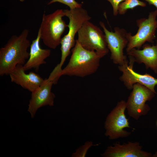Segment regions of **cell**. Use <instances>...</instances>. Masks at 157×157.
<instances>
[{"label": "cell", "instance_id": "obj_1", "mask_svg": "<svg viewBox=\"0 0 157 157\" xmlns=\"http://www.w3.org/2000/svg\"><path fill=\"white\" fill-rule=\"evenodd\" d=\"M29 31L24 29L18 35L12 36L0 49V75H9L17 65H24L29 58Z\"/></svg>", "mask_w": 157, "mask_h": 157}, {"label": "cell", "instance_id": "obj_2", "mask_svg": "<svg viewBox=\"0 0 157 157\" xmlns=\"http://www.w3.org/2000/svg\"><path fill=\"white\" fill-rule=\"evenodd\" d=\"M72 52L68 63L62 70L61 76L65 75L83 77L93 74L98 69L101 59L105 56L84 49L76 40Z\"/></svg>", "mask_w": 157, "mask_h": 157}, {"label": "cell", "instance_id": "obj_3", "mask_svg": "<svg viewBox=\"0 0 157 157\" xmlns=\"http://www.w3.org/2000/svg\"><path fill=\"white\" fill-rule=\"evenodd\" d=\"M65 16L69 19L68 24L69 31L62 38L61 42V57L60 63L55 69L60 72L62 67L66 58L69 55L71 49L75 46L76 40L75 37L83 24L91 19L86 10L82 7L69 10L64 9Z\"/></svg>", "mask_w": 157, "mask_h": 157}, {"label": "cell", "instance_id": "obj_4", "mask_svg": "<svg viewBox=\"0 0 157 157\" xmlns=\"http://www.w3.org/2000/svg\"><path fill=\"white\" fill-rule=\"evenodd\" d=\"M65 16L64 10L58 9L46 15L44 13L38 31L44 44L48 47L55 49L60 44L61 36L68 25L63 19Z\"/></svg>", "mask_w": 157, "mask_h": 157}, {"label": "cell", "instance_id": "obj_5", "mask_svg": "<svg viewBox=\"0 0 157 157\" xmlns=\"http://www.w3.org/2000/svg\"><path fill=\"white\" fill-rule=\"evenodd\" d=\"M77 34L76 40L84 49L105 55L108 52L105 34L99 27L89 21L83 24Z\"/></svg>", "mask_w": 157, "mask_h": 157}, {"label": "cell", "instance_id": "obj_6", "mask_svg": "<svg viewBox=\"0 0 157 157\" xmlns=\"http://www.w3.org/2000/svg\"><path fill=\"white\" fill-rule=\"evenodd\" d=\"M157 9L150 12L147 18H142L136 20L138 28L136 33L133 35L131 33H127L128 43L126 49L127 52L134 48L139 49L147 42H153L157 28Z\"/></svg>", "mask_w": 157, "mask_h": 157}, {"label": "cell", "instance_id": "obj_7", "mask_svg": "<svg viewBox=\"0 0 157 157\" xmlns=\"http://www.w3.org/2000/svg\"><path fill=\"white\" fill-rule=\"evenodd\" d=\"M126 108V102L121 100L108 115L104 124L105 135L110 139L126 138L131 135L130 132L124 129L130 127L128 119L124 113Z\"/></svg>", "mask_w": 157, "mask_h": 157}, {"label": "cell", "instance_id": "obj_8", "mask_svg": "<svg viewBox=\"0 0 157 157\" xmlns=\"http://www.w3.org/2000/svg\"><path fill=\"white\" fill-rule=\"evenodd\" d=\"M99 24L103 30L107 46L111 52L110 58L113 63L120 65L128 61L123 53L124 49L128 43V32L126 30L115 27L114 32L110 31L104 22L100 21Z\"/></svg>", "mask_w": 157, "mask_h": 157}, {"label": "cell", "instance_id": "obj_9", "mask_svg": "<svg viewBox=\"0 0 157 157\" xmlns=\"http://www.w3.org/2000/svg\"><path fill=\"white\" fill-rule=\"evenodd\" d=\"M133 90L126 102L127 113L130 116L137 120L147 114L150 109L145 104L153 98L155 93L145 86L139 83L135 84Z\"/></svg>", "mask_w": 157, "mask_h": 157}, {"label": "cell", "instance_id": "obj_10", "mask_svg": "<svg viewBox=\"0 0 157 157\" xmlns=\"http://www.w3.org/2000/svg\"><path fill=\"white\" fill-rule=\"evenodd\" d=\"M129 57V65L127 61L118 67L119 70L122 72V75L120 77V80L129 89H132L135 84L139 83L156 93L154 88L157 85V79L147 73L142 74L135 72L133 69L135 62L134 59L131 56Z\"/></svg>", "mask_w": 157, "mask_h": 157}, {"label": "cell", "instance_id": "obj_11", "mask_svg": "<svg viewBox=\"0 0 157 157\" xmlns=\"http://www.w3.org/2000/svg\"><path fill=\"white\" fill-rule=\"evenodd\" d=\"M53 82L48 78L44 79L41 85L32 92L28 105V111L32 118L34 117L37 110L45 106L54 105L55 95L51 92Z\"/></svg>", "mask_w": 157, "mask_h": 157}, {"label": "cell", "instance_id": "obj_12", "mask_svg": "<svg viewBox=\"0 0 157 157\" xmlns=\"http://www.w3.org/2000/svg\"><path fill=\"white\" fill-rule=\"evenodd\" d=\"M142 146L137 142H129L120 144L119 143L114 144L113 146L107 147L101 154L104 157H149L151 153L142 149Z\"/></svg>", "mask_w": 157, "mask_h": 157}, {"label": "cell", "instance_id": "obj_13", "mask_svg": "<svg viewBox=\"0 0 157 157\" xmlns=\"http://www.w3.org/2000/svg\"><path fill=\"white\" fill-rule=\"evenodd\" d=\"M11 81L20 85L31 92L38 88L44 81L34 72L25 73L23 65H17L9 74Z\"/></svg>", "mask_w": 157, "mask_h": 157}, {"label": "cell", "instance_id": "obj_14", "mask_svg": "<svg viewBox=\"0 0 157 157\" xmlns=\"http://www.w3.org/2000/svg\"><path fill=\"white\" fill-rule=\"evenodd\" d=\"M40 34L38 31L36 38L32 41L31 44L29 59L23 65L25 71L33 68L37 72L41 65L46 63L45 60L50 55V49H42L40 47Z\"/></svg>", "mask_w": 157, "mask_h": 157}, {"label": "cell", "instance_id": "obj_15", "mask_svg": "<svg viewBox=\"0 0 157 157\" xmlns=\"http://www.w3.org/2000/svg\"><path fill=\"white\" fill-rule=\"evenodd\" d=\"M127 53L133 58L135 62L144 63L146 68H150L157 74V41L155 45L145 44L143 45L142 50L134 48Z\"/></svg>", "mask_w": 157, "mask_h": 157}, {"label": "cell", "instance_id": "obj_16", "mask_svg": "<svg viewBox=\"0 0 157 157\" xmlns=\"http://www.w3.org/2000/svg\"><path fill=\"white\" fill-rule=\"evenodd\" d=\"M146 3L139 0H124L119 5L118 13L120 15L124 14L129 9H133L137 6L145 7Z\"/></svg>", "mask_w": 157, "mask_h": 157}, {"label": "cell", "instance_id": "obj_17", "mask_svg": "<svg viewBox=\"0 0 157 157\" xmlns=\"http://www.w3.org/2000/svg\"><path fill=\"white\" fill-rule=\"evenodd\" d=\"M97 145L98 144H93L92 142L87 141L84 145L81 146L76 150L75 152L72 154V157H85L88 150L91 147Z\"/></svg>", "mask_w": 157, "mask_h": 157}, {"label": "cell", "instance_id": "obj_18", "mask_svg": "<svg viewBox=\"0 0 157 157\" xmlns=\"http://www.w3.org/2000/svg\"><path fill=\"white\" fill-rule=\"evenodd\" d=\"M56 2L67 5L69 8L70 9L81 7L82 6V4L78 3L75 0H51L48 2L47 4L50 5Z\"/></svg>", "mask_w": 157, "mask_h": 157}, {"label": "cell", "instance_id": "obj_19", "mask_svg": "<svg viewBox=\"0 0 157 157\" xmlns=\"http://www.w3.org/2000/svg\"><path fill=\"white\" fill-rule=\"evenodd\" d=\"M111 5L113 9V15L117 16L118 14V8L119 4L124 0H106Z\"/></svg>", "mask_w": 157, "mask_h": 157}, {"label": "cell", "instance_id": "obj_20", "mask_svg": "<svg viewBox=\"0 0 157 157\" xmlns=\"http://www.w3.org/2000/svg\"><path fill=\"white\" fill-rule=\"evenodd\" d=\"M147 2L150 5H153L157 9V0H143Z\"/></svg>", "mask_w": 157, "mask_h": 157}, {"label": "cell", "instance_id": "obj_21", "mask_svg": "<svg viewBox=\"0 0 157 157\" xmlns=\"http://www.w3.org/2000/svg\"><path fill=\"white\" fill-rule=\"evenodd\" d=\"M19 1L22 2H23L25 1V0H19Z\"/></svg>", "mask_w": 157, "mask_h": 157}, {"label": "cell", "instance_id": "obj_22", "mask_svg": "<svg viewBox=\"0 0 157 157\" xmlns=\"http://www.w3.org/2000/svg\"><path fill=\"white\" fill-rule=\"evenodd\" d=\"M156 124H157V122H156Z\"/></svg>", "mask_w": 157, "mask_h": 157}]
</instances>
